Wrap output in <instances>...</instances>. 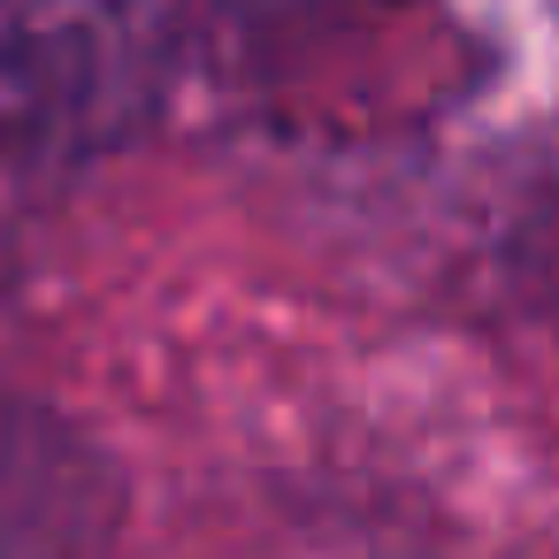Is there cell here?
<instances>
[{"instance_id":"3","label":"cell","mask_w":559,"mask_h":559,"mask_svg":"<svg viewBox=\"0 0 559 559\" xmlns=\"http://www.w3.org/2000/svg\"><path fill=\"white\" fill-rule=\"evenodd\" d=\"M513 276H521V299L559 330V185L536 200V215L521 223V253H513Z\"/></svg>"},{"instance_id":"2","label":"cell","mask_w":559,"mask_h":559,"mask_svg":"<svg viewBox=\"0 0 559 559\" xmlns=\"http://www.w3.org/2000/svg\"><path fill=\"white\" fill-rule=\"evenodd\" d=\"M116 513L123 475L78 421L0 399V559H100Z\"/></svg>"},{"instance_id":"1","label":"cell","mask_w":559,"mask_h":559,"mask_svg":"<svg viewBox=\"0 0 559 559\" xmlns=\"http://www.w3.org/2000/svg\"><path fill=\"white\" fill-rule=\"evenodd\" d=\"M185 0H0V108L55 154L116 146L162 93Z\"/></svg>"}]
</instances>
